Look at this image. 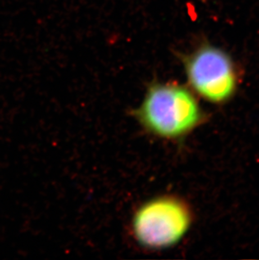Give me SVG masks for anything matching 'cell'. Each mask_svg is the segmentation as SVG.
<instances>
[{"mask_svg": "<svg viewBox=\"0 0 259 260\" xmlns=\"http://www.w3.org/2000/svg\"><path fill=\"white\" fill-rule=\"evenodd\" d=\"M132 115L146 133L167 140L185 137L204 119L198 101L188 88L159 82L150 84Z\"/></svg>", "mask_w": 259, "mask_h": 260, "instance_id": "cell-1", "label": "cell"}, {"mask_svg": "<svg viewBox=\"0 0 259 260\" xmlns=\"http://www.w3.org/2000/svg\"><path fill=\"white\" fill-rule=\"evenodd\" d=\"M192 222L189 207L174 197H160L142 204L132 216L135 240L143 248L161 249L179 243Z\"/></svg>", "mask_w": 259, "mask_h": 260, "instance_id": "cell-2", "label": "cell"}, {"mask_svg": "<svg viewBox=\"0 0 259 260\" xmlns=\"http://www.w3.org/2000/svg\"><path fill=\"white\" fill-rule=\"evenodd\" d=\"M191 88L212 103H224L237 90V76L233 60L226 52L205 45L183 60Z\"/></svg>", "mask_w": 259, "mask_h": 260, "instance_id": "cell-3", "label": "cell"}]
</instances>
